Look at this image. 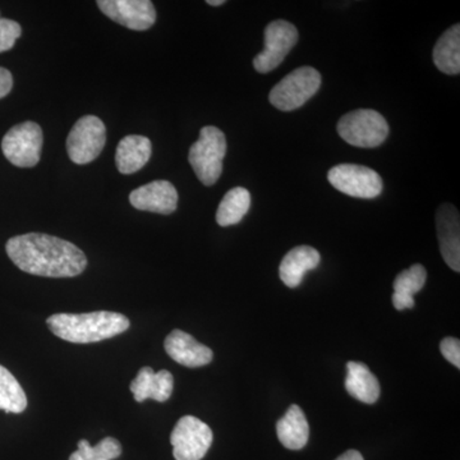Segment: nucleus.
Returning a JSON list of instances; mask_svg holds the SVG:
<instances>
[{
	"mask_svg": "<svg viewBox=\"0 0 460 460\" xmlns=\"http://www.w3.org/2000/svg\"><path fill=\"white\" fill-rule=\"evenodd\" d=\"M5 251L12 262L27 274L47 278H74L83 274L87 259L71 242L29 233L9 239Z\"/></svg>",
	"mask_w": 460,
	"mask_h": 460,
	"instance_id": "1",
	"label": "nucleus"
},
{
	"mask_svg": "<svg viewBox=\"0 0 460 460\" xmlns=\"http://www.w3.org/2000/svg\"><path fill=\"white\" fill-rule=\"evenodd\" d=\"M56 337L75 344L98 343L117 337L129 329L122 314L96 311L90 314H56L47 320Z\"/></svg>",
	"mask_w": 460,
	"mask_h": 460,
	"instance_id": "2",
	"label": "nucleus"
},
{
	"mask_svg": "<svg viewBox=\"0 0 460 460\" xmlns=\"http://www.w3.org/2000/svg\"><path fill=\"white\" fill-rule=\"evenodd\" d=\"M226 154V135L217 127H204L189 154L190 164L202 184L213 186L217 183L223 172Z\"/></svg>",
	"mask_w": 460,
	"mask_h": 460,
	"instance_id": "3",
	"label": "nucleus"
},
{
	"mask_svg": "<svg viewBox=\"0 0 460 460\" xmlns=\"http://www.w3.org/2000/svg\"><path fill=\"white\" fill-rule=\"evenodd\" d=\"M338 133L352 146L374 148L380 146L389 135L385 118L372 109H358L341 118Z\"/></svg>",
	"mask_w": 460,
	"mask_h": 460,
	"instance_id": "4",
	"label": "nucleus"
},
{
	"mask_svg": "<svg viewBox=\"0 0 460 460\" xmlns=\"http://www.w3.org/2000/svg\"><path fill=\"white\" fill-rule=\"evenodd\" d=\"M321 86V75L313 66H299L272 87L269 100L281 111H292L301 108Z\"/></svg>",
	"mask_w": 460,
	"mask_h": 460,
	"instance_id": "5",
	"label": "nucleus"
},
{
	"mask_svg": "<svg viewBox=\"0 0 460 460\" xmlns=\"http://www.w3.org/2000/svg\"><path fill=\"white\" fill-rule=\"evenodd\" d=\"M107 142V128L95 115L80 118L66 138V153L75 164L84 165L98 159Z\"/></svg>",
	"mask_w": 460,
	"mask_h": 460,
	"instance_id": "6",
	"label": "nucleus"
},
{
	"mask_svg": "<svg viewBox=\"0 0 460 460\" xmlns=\"http://www.w3.org/2000/svg\"><path fill=\"white\" fill-rule=\"evenodd\" d=\"M41 127L35 122H23L12 127L2 141V151L8 162L18 168H33L40 162Z\"/></svg>",
	"mask_w": 460,
	"mask_h": 460,
	"instance_id": "7",
	"label": "nucleus"
},
{
	"mask_svg": "<svg viewBox=\"0 0 460 460\" xmlns=\"http://www.w3.org/2000/svg\"><path fill=\"white\" fill-rule=\"evenodd\" d=\"M213 431L193 416L178 420L171 435L172 456L175 460H201L213 444Z\"/></svg>",
	"mask_w": 460,
	"mask_h": 460,
	"instance_id": "8",
	"label": "nucleus"
},
{
	"mask_svg": "<svg viewBox=\"0 0 460 460\" xmlns=\"http://www.w3.org/2000/svg\"><path fill=\"white\" fill-rule=\"evenodd\" d=\"M328 180L339 192L350 198L376 199L383 192V180L367 166L341 164L330 169Z\"/></svg>",
	"mask_w": 460,
	"mask_h": 460,
	"instance_id": "9",
	"label": "nucleus"
},
{
	"mask_svg": "<svg viewBox=\"0 0 460 460\" xmlns=\"http://www.w3.org/2000/svg\"><path fill=\"white\" fill-rule=\"evenodd\" d=\"M298 41L296 26L287 21L278 20L265 29V49L253 59L259 74H269L281 65L289 51Z\"/></svg>",
	"mask_w": 460,
	"mask_h": 460,
	"instance_id": "10",
	"label": "nucleus"
},
{
	"mask_svg": "<svg viewBox=\"0 0 460 460\" xmlns=\"http://www.w3.org/2000/svg\"><path fill=\"white\" fill-rule=\"evenodd\" d=\"M100 11L127 29L145 31L156 22V11L150 0H99Z\"/></svg>",
	"mask_w": 460,
	"mask_h": 460,
	"instance_id": "11",
	"label": "nucleus"
},
{
	"mask_svg": "<svg viewBox=\"0 0 460 460\" xmlns=\"http://www.w3.org/2000/svg\"><path fill=\"white\" fill-rule=\"evenodd\" d=\"M129 202L140 211L169 215L177 210L178 192L171 181H154L132 190Z\"/></svg>",
	"mask_w": 460,
	"mask_h": 460,
	"instance_id": "12",
	"label": "nucleus"
},
{
	"mask_svg": "<svg viewBox=\"0 0 460 460\" xmlns=\"http://www.w3.org/2000/svg\"><path fill=\"white\" fill-rule=\"evenodd\" d=\"M438 244L444 261L452 270L460 271V219L453 205L444 204L436 214Z\"/></svg>",
	"mask_w": 460,
	"mask_h": 460,
	"instance_id": "13",
	"label": "nucleus"
},
{
	"mask_svg": "<svg viewBox=\"0 0 460 460\" xmlns=\"http://www.w3.org/2000/svg\"><path fill=\"white\" fill-rule=\"evenodd\" d=\"M164 348L172 361L184 367H202L213 361V350L181 330H172L165 339Z\"/></svg>",
	"mask_w": 460,
	"mask_h": 460,
	"instance_id": "14",
	"label": "nucleus"
},
{
	"mask_svg": "<svg viewBox=\"0 0 460 460\" xmlns=\"http://www.w3.org/2000/svg\"><path fill=\"white\" fill-rule=\"evenodd\" d=\"M174 387V378L171 372L162 370L155 372L151 367H142L137 376L132 381L131 389L136 402H142L154 399L159 402L168 401Z\"/></svg>",
	"mask_w": 460,
	"mask_h": 460,
	"instance_id": "15",
	"label": "nucleus"
},
{
	"mask_svg": "<svg viewBox=\"0 0 460 460\" xmlns=\"http://www.w3.org/2000/svg\"><path fill=\"white\" fill-rule=\"evenodd\" d=\"M319 251L310 246L293 248L284 256L280 263L279 277L289 288L301 286L305 272L314 270L320 265Z\"/></svg>",
	"mask_w": 460,
	"mask_h": 460,
	"instance_id": "16",
	"label": "nucleus"
},
{
	"mask_svg": "<svg viewBox=\"0 0 460 460\" xmlns=\"http://www.w3.org/2000/svg\"><path fill=\"white\" fill-rule=\"evenodd\" d=\"M153 146L144 136H127L118 144L115 164L122 174H133L140 171L150 160Z\"/></svg>",
	"mask_w": 460,
	"mask_h": 460,
	"instance_id": "17",
	"label": "nucleus"
},
{
	"mask_svg": "<svg viewBox=\"0 0 460 460\" xmlns=\"http://www.w3.org/2000/svg\"><path fill=\"white\" fill-rule=\"evenodd\" d=\"M345 389L348 394L366 404H374L380 398V383L370 368L362 362L347 363Z\"/></svg>",
	"mask_w": 460,
	"mask_h": 460,
	"instance_id": "18",
	"label": "nucleus"
},
{
	"mask_svg": "<svg viewBox=\"0 0 460 460\" xmlns=\"http://www.w3.org/2000/svg\"><path fill=\"white\" fill-rule=\"evenodd\" d=\"M278 438L287 449H304L310 438V425L304 411L292 404L287 413L277 423Z\"/></svg>",
	"mask_w": 460,
	"mask_h": 460,
	"instance_id": "19",
	"label": "nucleus"
},
{
	"mask_svg": "<svg viewBox=\"0 0 460 460\" xmlns=\"http://www.w3.org/2000/svg\"><path fill=\"white\" fill-rule=\"evenodd\" d=\"M434 63L438 71L447 75H459L460 72V25L450 27L438 39L434 48Z\"/></svg>",
	"mask_w": 460,
	"mask_h": 460,
	"instance_id": "20",
	"label": "nucleus"
},
{
	"mask_svg": "<svg viewBox=\"0 0 460 460\" xmlns=\"http://www.w3.org/2000/svg\"><path fill=\"white\" fill-rule=\"evenodd\" d=\"M251 208V195L243 187L230 190L219 208H217V222L220 226H235L246 217Z\"/></svg>",
	"mask_w": 460,
	"mask_h": 460,
	"instance_id": "21",
	"label": "nucleus"
},
{
	"mask_svg": "<svg viewBox=\"0 0 460 460\" xmlns=\"http://www.w3.org/2000/svg\"><path fill=\"white\" fill-rule=\"evenodd\" d=\"M27 408V398L17 378L0 365V410L7 413H22Z\"/></svg>",
	"mask_w": 460,
	"mask_h": 460,
	"instance_id": "22",
	"label": "nucleus"
},
{
	"mask_svg": "<svg viewBox=\"0 0 460 460\" xmlns=\"http://www.w3.org/2000/svg\"><path fill=\"white\" fill-rule=\"evenodd\" d=\"M122 454V445L114 438H105L95 447L89 441H78V450L69 460H114Z\"/></svg>",
	"mask_w": 460,
	"mask_h": 460,
	"instance_id": "23",
	"label": "nucleus"
},
{
	"mask_svg": "<svg viewBox=\"0 0 460 460\" xmlns=\"http://www.w3.org/2000/svg\"><path fill=\"white\" fill-rule=\"evenodd\" d=\"M426 279H428V271L422 265L416 263L395 278L394 284H393L394 293L413 296L425 287Z\"/></svg>",
	"mask_w": 460,
	"mask_h": 460,
	"instance_id": "24",
	"label": "nucleus"
},
{
	"mask_svg": "<svg viewBox=\"0 0 460 460\" xmlns=\"http://www.w3.org/2000/svg\"><path fill=\"white\" fill-rule=\"evenodd\" d=\"M22 33L20 23L0 17V53L11 50Z\"/></svg>",
	"mask_w": 460,
	"mask_h": 460,
	"instance_id": "25",
	"label": "nucleus"
},
{
	"mask_svg": "<svg viewBox=\"0 0 460 460\" xmlns=\"http://www.w3.org/2000/svg\"><path fill=\"white\" fill-rule=\"evenodd\" d=\"M441 354L456 368H460V341L456 338H445L440 344Z\"/></svg>",
	"mask_w": 460,
	"mask_h": 460,
	"instance_id": "26",
	"label": "nucleus"
},
{
	"mask_svg": "<svg viewBox=\"0 0 460 460\" xmlns=\"http://www.w3.org/2000/svg\"><path fill=\"white\" fill-rule=\"evenodd\" d=\"M13 87V77L8 69L0 66V99L5 98Z\"/></svg>",
	"mask_w": 460,
	"mask_h": 460,
	"instance_id": "27",
	"label": "nucleus"
},
{
	"mask_svg": "<svg viewBox=\"0 0 460 460\" xmlns=\"http://www.w3.org/2000/svg\"><path fill=\"white\" fill-rule=\"evenodd\" d=\"M393 305L398 311L408 310V308L414 307V298L411 296L399 295V293H394L393 295Z\"/></svg>",
	"mask_w": 460,
	"mask_h": 460,
	"instance_id": "28",
	"label": "nucleus"
},
{
	"mask_svg": "<svg viewBox=\"0 0 460 460\" xmlns=\"http://www.w3.org/2000/svg\"><path fill=\"white\" fill-rule=\"evenodd\" d=\"M337 460H365L363 459L362 454L357 452V450H348L344 454H341Z\"/></svg>",
	"mask_w": 460,
	"mask_h": 460,
	"instance_id": "29",
	"label": "nucleus"
},
{
	"mask_svg": "<svg viewBox=\"0 0 460 460\" xmlns=\"http://www.w3.org/2000/svg\"><path fill=\"white\" fill-rule=\"evenodd\" d=\"M224 0H208V5H213V7H219V5L224 4Z\"/></svg>",
	"mask_w": 460,
	"mask_h": 460,
	"instance_id": "30",
	"label": "nucleus"
}]
</instances>
